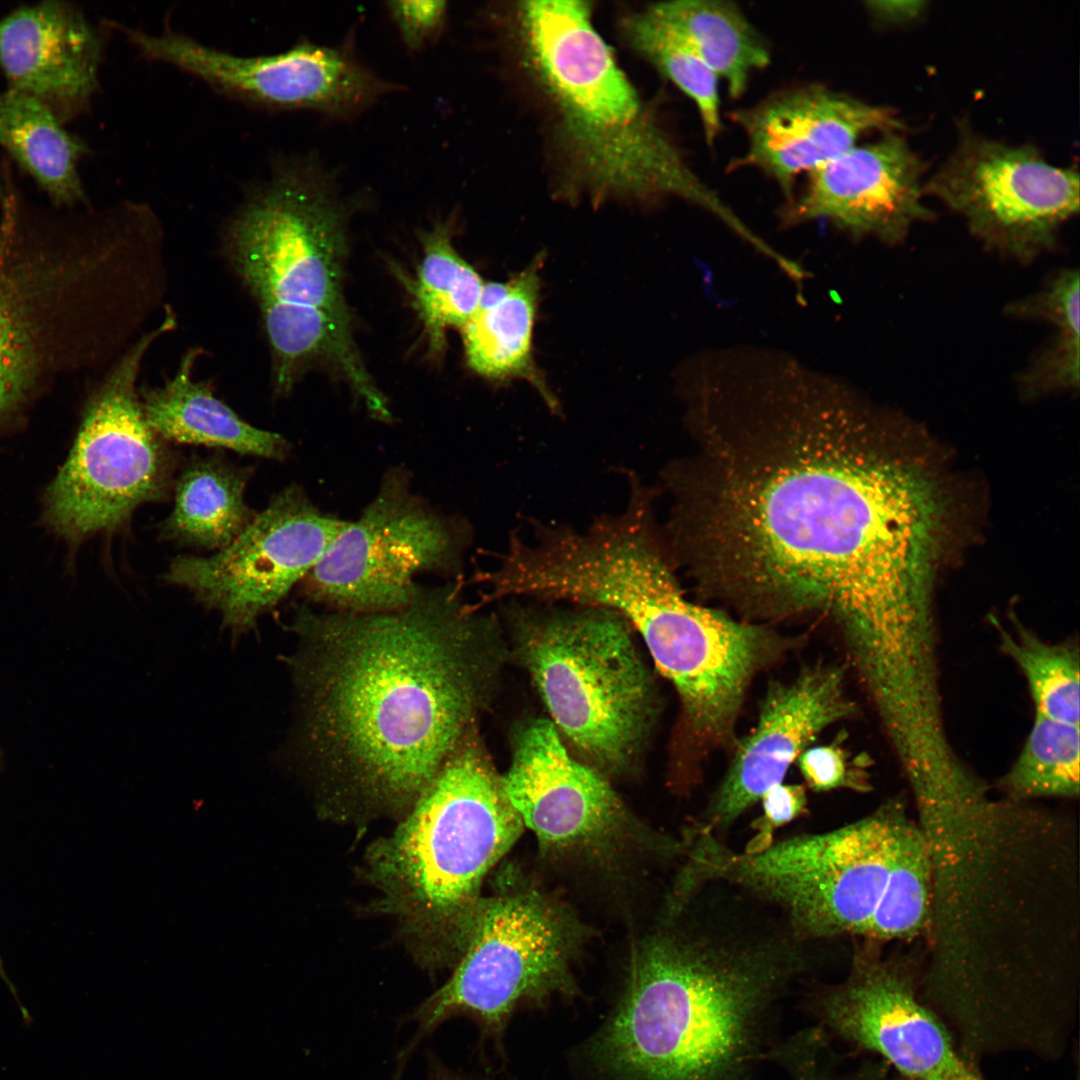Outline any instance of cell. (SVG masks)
<instances>
[{
	"instance_id": "6da1fadb",
	"label": "cell",
	"mask_w": 1080,
	"mask_h": 1080,
	"mask_svg": "<svg viewBox=\"0 0 1080 1080\" xmlns=\"http://www.w3.org/2000/svg\"><path fill=\"white\" fill-rule=\"evenodd\" d=\"M731 406L676 482L689 568L772 612L826 611L847 640L922 621L939 511L921 470L841 390L773 383Z\"/></svg>"
},
{
	"instance_id": "7a4b0ae2",
	"label": "cell",
	"mask_w": 1080,
	"mask_h": 1080,
	"mask_svg": "<svg viewBox=\"0 0 1080 1080\" xmlns=\"http://www.w3.org/2000/svg\"><path fill=\"white\" fill-rule=\"evenodd\" d=\"M456 585L378 613L300 607L291 668L304 751L374 801L412 805L470 732L489 661Z\"/></svg>"
},
{
	"instance_id": "3957f363",
	"label": "cell",
	"mask_w": 1080,
	"mask_h": 1080,
	"mask_svg": "<svg viewBox=\"0 0 1080 1080\" xmlns=\"http://www.w3.org/2000/svg\"><path fill=\"white\" fill-rule=\"evenodd\" d=\"M783 921L704 912L648 936L592 1052L623 1080H752L772 1059L781 1004L809 968Z\"/></svg>"
},
{
	"instance_id": "277c9868",
	"label": "cell",
	"mask_w": 1080,
	"mask_h": 1080,
	"mask_svg": "<svg viewBox=\"0 0 1080 1080\" xmlns=\"http://www.w3.org/2000/svg\"><path fill=\"white\" fill-rule=\"evenodd\" d=\"M529 60L555 103L576 175L597 195L678 197L730 227L736 214L688 164L595 29L588 3L526 1Z\"/></svg>"
},
{
	"instance_id": "5b68a950",
	"label": "cell",
	"mask_w": 1080,
	"mask_h": 1080,
	"mask_svg": "<svg viewBox=\"0 0 1080 1080\" xmlns=\"http://www.w3.org/2000/svg\"><path fill=\"white\" fill-rule=\"evenodd\" d=\"M523 827L470 731L407 817L370 849L369 873L413 934L458 956L482 881Z\"/></svg>"
},
{
	"instance_id": "8992f818",
	"label": "cell",
	"mask_w": 1080,
	"mask_h": 1080,
	"mask_svg": "<svg viewBox=\"0 0 1080 1080\" xmlns=\"http://www.w3.org/2000/svg\"><path fill=\"white\" fill-rule=\"evenodd\" d=\"M0 210V421L82 360L105 226L32 207L5 179Z\"/></svg>"
},
{
	"instance_id": "52a82bcc",
	"label": "cell",
	"mask_w": 1080,
	"mask_h": 1080,
	"mask_svg": "<svg viewBox=\"0 0 1080 1080\" xmlns=\"http://www.w3.org/2000/svg\"><path fill=\"white\" fill-rule=\"evenodd\" d=\"M914 824L896 804L838 829L735 852L692 836L682 872L720 882L777 912L801 940L863 936L889 887Z\"/></svg>"
},
{
	"instance_id": "ba28073f",
	"label": "cell",
	"mask_w": 1080,
	"mask_h": 1080,
	"mask_svg": "<svg viewBox=\"0 0 1080 1080\" xmlns=\"http://www.w3.org/2000/svg\"><path fill=\"white\" fill-rule=\"evenodd\" d=\"M670 563L657 549L626 552L599 575L594 601L640 633L676 689L687 730L698 744H726L752 678L780 642L761 626L685 599Z\"/></svg>"
},
{
	"instance_id": "9c48e42d",
	"label": "cell",
	"mask_w": 1080,
	"mask_h": 1080,
	"mask_svg": "<svg viewBox=\"0 0 1080 1080\" xmlns=\"http://www.w3.org/2000/svg\"><path fill=\"white\" fill-rule=\"evenodd\" d=\"M353 196L314 153L281 155L252 183L227 226L240 277L259 303L350 315L344 296Z\"/></svg>"
},
{
	"instance_id": "30bf717a",
	"label": "cell",
	"mask_w": 1080,
	"mask_h": 1080,
	"mask_svg": "<svg viewBox=\"0 0 1080 1080\" xmlns=\"http://www.w3.org/2000/svg\"><path fill=\"white\" fill-rule=\"evenodd\" d=\"M529 620L520 655L559 729L611 770L642 742L653 710L649 673L617 613L587 607Z\"/></svg>"
},
{
	"instance_id": "8fae6325",
	"label": "cell",
	"mask_w": 1080,
	"mask_h": 1080,
	"mask_svg": "<svg viewBox=\"0 0 1080 1080\" xmlns=\"http://www.w3.org/2000/svg\"><path fill=\"white\" fill-rule=\"evenodd\" d=\"M583 936L558 900L525 882L504 881L480 897L455 971L416 1012L422 1031L458 1012L496 1029L521 1001L567 991Z\"/></svg>"
},
{
	"instance_id": "7c38bea8",
	"label": "cell",
	"mask_w": 1080,
	"mask_h": 1080,
	"mask_svg": "<svg viewBox=\"0 0 1080 1080\" xmlns=\"http://www.w3.org/2000/svg\"><path fill=\"white\" fill-rule=\"evenodd\" d=\"M172 320L141 337L93 395L46 491L44 519L70 542L121 526L140 505L167 493L172 458L145 418L136 381L144 355Z\"/></svg>"
},
{
	"instance_id": "4fadbf2b",
	"label": "cell",
	"mask_w": 1080,
	"mask_h": 1080,
	"mask_svg": "<svg viewBox=\"0 0 1080 1080\" xmlns=\"http://www.w3.org/2000/svg\"><path fill=\"white\" fill-rule=\"evenodd\" d=\"M466 539L463 527L412 493L403 472H389L302 579L303 591L338 612L399 610L419 589L416 574L456 568Z\"/></svg>"
},
{
	"instance_id": "5bb4252c",
	"label": "cell",
	"mask_w": 1080,
	"mask_h": 1080,
	"mask_svg": "<svg viewBox=\"0 0 1080 1080\" xmlns=\"http://www.w3.org/2000/svg\"><path fill=\"white\" fill-rule=\"evenodd\" d=\"M146 55L246 106L311 112L333 122L355 120L384 98L407 90L363 61L352 34L334 45L301 39L278 53L239 55L165 25L148 38Z\"/></svg>"
},
{
	"instance_id": "9a60e30c",
	"label": "cell",
	"mask_w": 1080,
	"mask_h": 1080,
	"mask_svg": "<svg viewBox=\"0 0 1080 1080\" xmlns=\"http://www.w3.org/2000/svg\"><path fill=\"white\" fill-rule=\"evenodd\" d=\"M958 142L924 183L983 245L1021 261L1051 248L1079 211L1076 168L1049 163L1031 145H1011L959 125Z\"/></svg>"
},
{
	"instance_id": "2e32d148",
	"label": "cell",
	"mask_w": 1080,
	"mask_h": 1080,
	"mask_svg": "<svg viewBox=\"0 0 1080 1080\" xmlns=\"http://www.w3.org/2000/svg\"><path fill=\"white\" fill-rule=\"evenodd\" d=\"M502 782L546 853L609 866L635 852L682 851V844L641 824L598 772L575 760L549 721L520 733Z\"/></svg>"
},
{
	"instance_id": "e0dca14e",
	"label": "cell",
	"mask_w": 1080,
	"mask_h": 1080,
	"mask_svg": "<svg viewBox=\"0 0 1080 1080\" xmlns=\"http://www.w3.org/2000/svg\"><path fill=\"white\" fill-rule=\"evenodd\" d=\"M347 523L287 487L229 545L209 557H176L164 579L217 611L240 636L305 577Z\"/></svg>"
},
{
	"instance_id": "ac0fdd59",
	"label": "cell",
	"mask_w": 1080,
	"mask_h": 1080,
	"mask_svg": "<svg viewBox=\"0 0 1080 1080\" xmlns=\"http://www.w3.org/2000/svg\"><path fill=\"white\" fill-rule=\"evenodd\" d=\"M917 984L912 974L861 952L840 982L814 987L804 1008L825 1035L879 1056L900 1077L984 1080L960 1057Z\"/></svg>"
},
{
	"instance_id": "d6986e66",
	"label": "cell",
	"mask_w": 1080,
	"mask_h": 1080,
	"mask_svg": "<svg viewBox=\"0 0 1080 1080\" xmlns=\"http://www.w3.org/2000/svg\"><path fill=\"white\" fill-rule=\"evenodd\" d=\"M746 138L732 168H753L771 179L787 201L796 180L857 145L870 132L902 131L897 113L824 84L778 90L731 114Z\"/></svg>"
},
{
	"instance_id": "ffe728a7",
	"label": "cell",
	"mask_w": 1080,
	"mask_h": 1080,
	"mask_svg": "<svg viewBox=\"0 0 1080 1080\" xmlns=\"http://www.w3.org/2000/svg\"><path fill=\"white\" fill-rule=\"evenodd\" d=\"M759 712L694 831L719 839L720 832L782 783L792 762L818 734L851 716L855 704L846 694L842 667L813 664L793 680L773 683Z\"/></svg>"
},
{
	"instance_id": "44dd1931",
	"label": "cell",
	"mask_w": 1080,
	"mask_h": 1080,
	"mask_svg": "<svg viewBox=\"0 0 1080 1080\" xmlns=\"http://www.w3.org/2000/svg\"><path fill=\"white\" fill-rule=\"evenodd\" d=\"M925 166L900 131L858 143L808 174L786 208L790 222L825 220L855 235L897 244L912 226L930 219Z\"/></svg>"
},
{
	"instance_id": "7402d4cb",
	"label": "cell",
	"mask_w": 1080,
	"mask_h": 1080,
	"mask_svg": "<svg viewBox=\"0 0 1080 1080\" xmlns=\"http://www.w3.org/2000/svg\"><path fill=\"white\" fill-rule=\"evenodd\" d=\"M81 8L58 0L0 18V69L7 88L28 95L65 124L89 111L100 89L107 32Z\"/></svg>"
},
{
	"instance_id": "603a6c76",
	"label": "cell",
	"mask_w": 1080,
	"mask_h": 1080,
	"mask_svg": "<svg viewBox=\"0 0 1080 1080\" xmlns=\"http://www.w3.org/2000/svg\"><path fill=\"white\" fill-rule=\"evenodd\" d=\"M259 304L280 392L289 390L302 368L318 364L341 376L377 420H391L388 401L355 342L350 315L276 301Z\"/></svg>"
},
{
	"instance_id": "cb8c5ba5",
	"label": "cell",
	"mask_w": 1080,
	"mask_h": 1080,
	"mask_svg": "<svg viewBox=\"0 0 1080 1080\" xmlns=\"http://www.w3.org/2000/svg\"><path fill=\"white\" fill-rule=\"evenodd\" d=\"M195 353H188L175 376L144 393L142 407L150 427L163 439L227 448L238 453L281 460L289 445L280 434L256 428L216 398L191 374Z\"/></svg>"
},
{
	"instance_id": "d4e9b609",
	"label": "cell",
	"mask_w": 1080,
	"mask_h": 1080,
	"mask_svg": "<svg viewBox=\"0 0 1080 1080\" xmlns=\"http://www.w3.org/2000/svg\"><path fill=\"white\" fill-rule=\"evenodd\" d=\"M0 146L54 206L87 202L79 165L89 146L38 100L8 88L0 91Z\"/></svg>"
},
{
	"instance_id": "484cf974",
	"label": "cell",
	"mask_w": 1080,
	"mask_h": 1080,
	"mask_svg": "<svg viewBox=\"0 0 1080 1080\" xmlns=\"http://www.w3.org/2000/svg\"><path fill=\"white\" fill-rule=\"evenodd\" d=\"M649 8L690 44L732 99L741 98L752 75L771 63L767 41L733 2L676 0Z\"/></svg>"
},
{
	"instance_id": "4316f807",
	"label": "cell",
	"mask_w": 1080,
	"mask_h": 1080,
	"mask_svg": "<svg viewBox=\"0 0 1080 1080\" xmlns=\"http://www.w3.org/2000/svg\"><path fill=\"white\" fill-rule=\"evenodd\" d=\"M248 472L216 458H196L177 478L174 506L160 535L176 544L229 545L254 518L245 502Z\"/></svg>"
},
{
	"instance_id": "83f0119b",
	"label": "cell",
	"mask_w": 1080,
	"mask_h": 1080,
	"mask_svg": "<svg viewBox=\"0 0 1080 1080\" xmlns=\"http://www.w3.org/2000/svg\"><path fill=\"white\" fill-rule=\"evenodd\" d=\"M539 259L506 281L493 303L478 306L461 329L468 366L481 377L532 379V338L538 305Z\"/></svg>"
},
{
	"instance_id": "f1b7e54d",
	"label": "cell",
	"mask_w": 1080,
	"mask_h": 1080,
	"mask_svg": "<svg viewBox=\"0 0 1080 1080\" xmlns=\"http://www.w3.org/2000/svg\"><path fill=\"white\" fill-rule=\"evenodd\" d=\"M485 282L455 249L448 222L423 237V255L412 291L429 345L441 351L449 328L462 329L478 308Z\"/></svg>"
},
{
	"instance_id": "f546056e",
	"label": "cell",
	"mask_w": 1080,
	"mask_h": 1080,
	"mask_svg": "<svg viewBox=\"0 0 1080 1080\" xmlns=\"http://www.w3.org/2000/svg\"><path fill=\"white\" fill-rule=\"evenodd\" d=\"M623 26L630 45L694 104L705 141L712 146L723 128L717 76L650 8L628 16Z\"/></svg>"
},
{
	"instance_id": "4dcf8cb0",
	"label": "cell",
	"mask_w": 1080,
	"mask_h": 1080,
	"mask_svg": "<svg viewBox=\"0 0 1080 1080\" xmlns=\"http://www.w3.org/2000/svg\"><path fill=\"white\" fill-rule=\"evenodd\" d=\"M1079 273L1065 269L1039 292L1018 300V318L1046 320L1057 329L1051 345L1022 375L1030 391L1077 387L1079 384Z\"/></svg>"
},
{
	"instance_id": "1f68e13d",
	"label": "cell",
	"mask_w": 1080,
	"mask_h": 1080,
	"mask_svg": "<svg viewBox=\"0 0 1080 1080\" xmlns=\"http://www.w3.org/2000/svg\"><path fill=\"white\" fill-rule=\"evenodd\" d=\"M1000 649L1022 670L1036 714L1079 725L1080 660L1072 642L1049 644L1025 628L1007 632L998 625Z\"/></svg>"
},
{
	"instance_id": "d6a6232c",
	"label": "cell",
	"mask_w": 1080,
	"mask_h": 1080,
	"mask_svg": "<svg viewBox=\"0 0 1080 1080\" xmlns=\"http://www.w3.org/2000/svg\"><path fill=\"white\" fill-rule=\"evenodd\" d=\"M1079 725L1036 714L1002 787L1016 799L1073 798L1079 794Z\"/></svg>"
},
{
	"instance_id": "836d02e7",
	"label": "cell",
	"mask_w": 1080,
	"mask_h": 1080,
	"mask_svg": "<svg viewBox=\"0 0 1080 1080\" xmlns=\"http://www.w3.org/2000/svg\"><path fill=\"white\" fill-rule=\"evenodd\" d=\"M384 5L402 44L412 54L436 45L447 30V1L395 0Z\"/></svg>"
},
{
	"instance_id": "e575fe53",
	"label": "cell",
	"mask_w": 1080,
	"mask_h": 1080,
	"mask_svg": "<svg viewBox=\"0 0 1080 1080\" xmlns=\"http://www.w3.org/2000/svg\"><path fill=\"white\" fill-rule=\"evenodd\" d=\"M806 784L816 792L837 788L865 790V759H849L840 742L805 749L797 758Z\"/></svg>"
},
{
	"instance_id": "d590c367",
	"label": "cell",
	"mask_w": 1080,
	"mask_h": 1080,
	"mask_svg": "<svg viewBox=\"0 0 1080 1080\" xmlns=\"http://www.w3.org/2000/svg\"><path fill=\"white\" fill-rule=\"evenodd\" d=\"M762 818L758 821L759 833L747 849H757L769 844L775 828L785 825L806 812L805 787L800 784L780 783L761 797Z\"/></svg>"
},
{
	"instance_id": "8d00e7d4",
	"label": "cell",
	"mask_w": 1080,
	"mask_h": 1080,
	"mask_svg": "<svg viewBox=\"0 0 1080 1080\" xmlns=\"http://www.w3.org/2000/svg\"><path fill=\"white\" fill-rule=\"evenodd\" d=\"M926 1H868L865 7L869 15L882 25H899L913 22L926 10Z\"/></svg>"
},
{
	"instance_id": "74e56055",
	"label": "cell",
	"mask_w": 1080,
	"mask_h": 1080,
	"mask_svg": "<svg viewBox=\"0 0 1080 1080\" xmlns=\"http://www.w3.org/2000/svg\"><path fill=\"white\" fill-rule=\"evenodd\" d=\"M4 191H5L4 181L2 182L1 177H0V206H1V203H2V200H3Z\"/></svg>"
},
{
	"instance_id": "f35d334b",
	"label": "cell",
	"mask_w": 1080,
	"mask_h": 1080,
	"mask_svg": "<svg viewBox=\"0 0 1080 1080\" xmlns=\"http://www.w3.org/2000/svg\"><path fill=\"white\" fill-rule=\"evenodd\" d=\"M883 1080H908V1079L900 1077L899 1075L896 1074V1076L894 1078H888L887 1079V1077H886Z\"/></svg>"
},
{
	"instance_id": "ab89813d",
	"label": "cell",
	"mask_w": 1080,
	"mask_h": 1080,
	"mask_svg": "<svg viewBox=\"0 0 1080 1080\" xmlns=\"http://www.w3.org/2000/svg\"><path fill=\"white\" fill-rule=\"evenodd\" d=\"M440 1080H461V1079L446 1075V1076L442 1077Z\"/></svg>"
},
{
	"instance_id": "60d3db41",
	"label": "cell",
	"mask_w": 1080,
	"mask_h": 1080,
	"mask_svg": "<svg viewBox=\"0 0 1080 1080\" xmlns=\"http://www.w3.org/2000/svg\"><path fill=\"white\" fill-rule=\"evenodd\" d=\"M1075 1080H1079V1072L1077 1071Z\"/></svg>"
}]
</instances>
